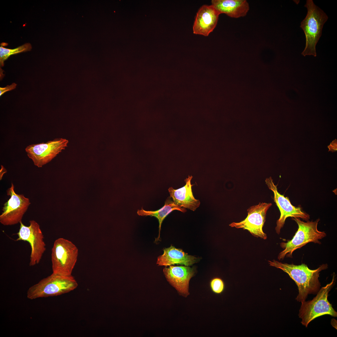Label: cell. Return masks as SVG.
<instances>
[{"mask_svg":"<svg viewBox=\"0 0 337 337\" xmlns=\"http://www.w3.org/2000/svg\"><path fill=\"white\" fill-rule=\"evenodd\" d=\"M268 262L270 266L281 270L294 281L298 289L295 300L299 302L306 300L309 295L317 293L321 286L319 280L320 272L328 267L327 264H323L316 269L311 270L303 263L295 265L283 263L275 260L268 261Z\"/></svg>","mask_w":337,"mask_h":337,"instance_id":"cell-1","label":"cell"},{"mask_svg":"<svg viewBox=\"0 0 337 337\" xmlns=\"http://www.w3.org/2000/svg\"><path fill=\"white\" fill-rule=\"evenodd\" d=\"M305 6L307 8V13L301 22L300 27L305 35L306 44L301 54L304 56L312 55L316 56V46L321 35L323 25L328 17L312 0H307Z\"/></svg>","mask_w":337,"mask_h":337,"instance_id":"cell-2","label":"cell"},{"mask_svg":"<svg viewBox=\"0 0 337 337\" xmlns=\"http://www.w3.org/2000/svg\"><path fill=\"white\" fill-rule=\"evenodd\" d=\"M298 226V230L291 240L286 242L280 244L281 247L283 250L280 252L278 256V259H283L286 256L291 257L293 252L307 243L313 242L319 244L321 243L319 240L325 237L326 234L324 231H319L317 226L319 219L315 221H307L304 222L296 217H292Z\"/></svg>","mask_w":337,"mask_h":337,"instance_id":"cell-3","label":"cell"},{"mask_svg":"<svg viewBox=\"0 0 337 337\" xmlns=\"http://www.w3.org/2000/svg\"><path fill=\"white\" fill-rule=\"evenodd\" d=\"M77 283L72 275L64 276L52 273L31 286L27 292L30 300L56 296L76 289Z\"/></svg>","mask_w":337,"mask_h":337,"instance_id":"cell-4","label":"cell"},{"mask_svg":"<svg viewBox=\"0 0 337 337\" xmlns=\"http://www.w3.org/2000/svg\"><path fill=\"white\" fill-rule=\"evenodd\" d=\"M335 281L333 275L331 281L320 288L316 295L310 300L301 302L298 316L301 319V324L307 327L309 323L316 318L325 315L334 317L337 316V312L328 300V294L332 288Z\"/></svg>","mask_w":337,"mask_h":337,"instance_id":"cell-5","label":"cell"},{"mask_svg":"<svg viewBox=\"0 0 337 337\" xmlns=\"http://www.w3.org/2000/svg\"><path fill=\"white\" fill-rule=\"evenodd\" d=\"M78 254L77 248L71 242L63 238L56 240L51 249L53 273L64 276L71 275Z\"/></svg>","mask_w":337,"mask_h":337,"instance_id":"cell-6","label":"cell"},{"mask_svg":"<svg viewBox=\"0 0 337 337\" xmlns=\"http://www.w3.org/2000/svg\"><path fill=\"white\" fill-rule=\"evenodd\" d=\"M30 225L26 226L21 221L17 241H27L30 244L31 251L29 265L32 266L39 263L46 250L44 236L39 224L35 220L29 221Z\"/></svg>","mask_w":337,"mask_h":337,"instance_id":"cell-7","label":"cell"},{"mask_svg":"<svg viewBox=\"0 0 337 337\" xmlns=\"http://www.w3.org/2000/svg\"><path fill=\"white\" fill-rule=\"evenodd\" d=\"M11 184L7 191V195L10 196V198L4 204L0 215V222L4 226L20 223L31 204L28 198L15 192L14 185L12 183Z\"/></svg>","mask_w":337,"mask_h":337,"instance_id":"cell-8","label":"cell"},{"mask_svg":"<svg viewBox=\"0 0 337 337\" xmlns=\"http://www.w3.org/2000/svg\"><path fill=\"white\" fill-rule=\"evenodd\" d=\"M272 205L271 203H259L251 206L247 210V215L245 219L239 222H233L229 226L247 230L253 236L265 240L267 237L263 231V227L267 212Z\"/></svg>","mask_w":337,"mask_h":337,"instance_id":"cell-9","label":"cell"},{"mask_svg":"<svg viewBox=\"0 0 337 337\" xmlns=\"http://www.w3.org/2000/svg\"><path fill=\"white\" fill-rule=\"evenodd\" d=\"M68 140L57 139L46 143L31 144L25 149L28 157L39 168L51 161L67 146Z\"/></svg>","mask_w":337,"mask_h":337,"instance_id":"cell-10","label":"cell"},{"mask_svg":"<svg viewBox=\"0 0 337 337\" xmlns=\"http://www.w3.org/2000/svg\"><path fill=\"white\" fill-rule=\"evenodd\" d=\"M266 184L269 188L274 193V200L280 212V216L277 221L275 230L276 233L279 234L281 229L283 227L286 219L289 217L300 218L308 221L310 216L304 212L300 207H296L291 203L287 197L281 194L278 192L277 187L273 182L271 177L265 180Z\"/></svg>","mask_w":337,"mask_h":337,"instance_id":"cell-11","label":"cell"},{"mask_svg":"<svg viewBox=\"0 0 337 337\" xmlns=\"http://www.w3.org/2000/svg\"><path fill=\"white\" fill-rule=\"evenodd\" d=\"M220 14L211 5H204L198 9L193 27V33L208 36L216 27Z\"/></svg>","mask_w":337,"mask_h":337,"instance_id":"cell-12","label":"cell"},{"mask_svg":"<svg viewBox=\"0 0 337 337\" xmlns=\"http://www.w3.org/2000/svg\"><path fill=\"white\" fill-rule=\"evenodd\" d=\"M163 272L169 283L183 295L189 294V281L194 274L193 269L188 266H170Z\"/></svg>","mask_w":337,"mask_h":337,"instance_id":"cell-13","label":"cell"},{"mask_svg":"<svg viewBox=\"0 0 337 337\" xmlns=\"http://www.w3.org/2000/svg\"><path fill=\"white\" fill-rule=\"evenodd\" d=\"M193 178L189 176L185 180V184L183 187L178 189L171 187L168 189L170 197L172 198L174 203L181 207L195 211L200 205L198 199L194 197L192 191L191 181Z\"/></svg>","mask_w":337,"mask_h":337,"instance_id":"cell-14","label":"cell"},{"mask_svg":"<svg viewBox=\"0 0 337 337\" xmlns=\"http://www.w3.org/2000/svg\"><path fill=\"white\" fill-rule=\"evenodd\" d=\"M211 5L220 14L224 13L234 18L246 16L249 10L246 0H212Z\"/></svg>","mask_w":337,"mask_h":337,"instance_id":"cell-15","label":"cell"},{"mask_svg":"<svg viewBox=\"0 0 337 337\" xmlns=\"http://www.w3.org/2000/svg\"><path fill=\"white\" fill-rule=\"evenodd\" d=\"M197 261V258L189 255L180 249L172 246L164 249L163 254L157 258V264L159 266H170L174 264L192 265Z\"/></svg>","mask_w":337,"mask_h":337,"instance_id":"cell-16","label":"cell"},{"mask_svg":"<svg viewBox=\"0 0 337 337\" xmlns=\"http://www.w3.org/2000/svg\"><path fill=\"white\" fill-rule=\"evenodd\" d=\"M174 210H177L183 212L186 211L185 208L176 205L171 200V198L168 197L165 201L164 205L160 209L155 211H149L145 210L142 208L141 209L138 210L137 213L139 216H154L157 218L159 222V235L158 238L159 239L161 226L164 220L167 215Z\"/></svg>","mask_w":337,"mask_h":337,"instance_id":"cell-17","label":"cell"},{"mask_svg":"<svg viewBox=\"0 0 337 337\" xmlns=\"http://www.w3.org/2000/svg\"><path fill=\"white\" fill-rule=\"evenodd\" d=\"M32 46L30 43H26L17 47L10 49L0 46V64L1 67L4 65V61L11 56L21 52L30 51Z\"/></svg>","mask_w":337,"mask_h":337,"instance_id":"cell-18","label":"cell"},{"mask_svg":"<svg viewBox=\"0 0 337 337\" xmlns=\"http://www.w3.org/2000/svg\"><path fill=\"white\" fill-rule=\"evenodd\" d=\"M210 286L212 291L217 294H221L225 288L223 281L219 278H215L212 279L210 283Z\"/></svg>","mask_w":337,"mask_h":337,"instance_id":"cell-19","label":"cell"},{"mask_svg":"<svg viewBox=\"0 0 337 337\" xmlns=\"http://www.w3.org/2000/svg\"><path fill=\"white\" fill-rule=\"evenodd\" d=\"M17 84L15 83H12L11 85H8L4 87L0 88V96H1L6 92L15 89Z\"/></svg>","mask_w":337,"mask_h":337,"instance_id":"cell-20","label":"cell"},{"mask_svg":"<svg viewBox=\"0 0 337 337\" xmlns=\"http://www.w3.org/2000/svg\"><path fill=\"white\" fill-rule=\"evenodd\" d=\"M329 150L328 151H331L333 152L336 151L337 150V141L336 139L333 140L330 144L328 146Z\"/></svg>","mask_w":337,"mask_h":337,"instance_id":"cell-21","label":"cell"},{"mask_svg":"<svg viewBox=\"0 0 337 337\" xmlns=\"http://www.w3.org/2000/svg\"><path fill=\"white\" fill-rule=\"evenodd\" d=\"M1 166L2 168L0 170V179L1 178H2L3 174L7 172L4 168L2 165H1Z\"/></svg>","mask_w":337,"mask_h":337,"instance_id":"cell-22","label":"cell"}]
</instances>
